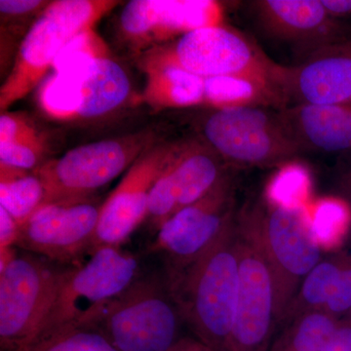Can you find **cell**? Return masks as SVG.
<instances>
[{
	"mask_svg": "<svg viewBox=\"0 0 351 351\" xmlns=\"http://www.w3.org/2000/svg\"><path fill=\"white\" fill-rule=\"evenodd\" d=\"M89 254L86 262L69 267L40 336L60 327L87 325L143 274L137 256L121 246L97 247Z\"/></svg>",
	"mask_w": 351,
	"mask_h": 351,
	"instance_id": "9c48e42d",
	"label": "cell"
},
{
	"mask_svg": "<svg viewBox=\"0 0 351 351\" xmlns=\"http://www.w3.org/2000/svg\"><path fill=\"white\" fill-rule=\"evenodd\" d=\"M252 12L270 38L290 44L300 62L351 39V27L332 17L320 0H256Z\"/></svg>",
	"mask_w": 351,
	"mask_h": 351,
	"instance_id": "9a60e30c",
	"label": "cell"
},
{
	"mask_svg": "<svg viewBox=\"0 0 351 351\" xmlns=\"http://www.w3.org/2000/svg\"><path fill=\"white\" fill-rule=\"evenodd\" d=\"M321 351H351V313L339 319L338 326Z\"/></svg>",
	"mask_w": 351,
	"mask_h": 351,
	"instance_id": "1f68e13d",
	"label": "cell"
},
{
	"mask_svg": "<svg viewBox=\"0 0 351 351\" xmlns=\"http://www.w3.org/2000/svg\"><path fill=\"white\" fill-rule=\"evenodd\" d=\"M237 191L234 174L228 170L206 195L164 221L149 251L162 256L165 267L200 257L235 221Z\"/></svg>",
	"mask_w": 351,
	"mask_h": 351,
	"instance_id": "8fae6325",
	"label": "cell"
},
{
	"mask_svg": "<svg viewBox=\"0 0 351 351\" xmlns=\"http://www.w3.org/2000/svg\"><path fill=\"white\" fill-rule=\"evenodd\" d=\"M285 108L351 105V39L322 48L295 66H282Z\"/></svg>",
	"mask_w": 351,
	"mask_h": 351,
	"instance_id": "ac0fdd59",
	"label": "cell"
},
{
	"mask_svg": "<svg viewBox=\"0 0 351 351\" xmlns=\"http://www.w3.org/2000/svg\"><path fill=\"white\" fill-rule=\"evenodd\" d=\"M51 2L43 0H1L0 14L5 16L40 15Z\"/></svg>",
	"mask_w": 351,
	"mask_h": 351,
	"instance_id": "f546056e",
	"label": "cell"
},
{
	"mask_svg": "<svg viewBox=\"0 0 351 351\" xmlns=\"http://www.w3.org/2000/svg\"><path fill=\"white\" fill-rule=\"evenodd\" d=\"M164 274L182 321L195 338L212 350L221 351L232 331L239 299L237 218L200 257L182 267H165Z\"/></svg>",
	"mask_w": 351,
	"mask_h": 351,
	"instance_id": "6da1fadb",
	"label": "cell"
},
{
	"mask_svg": "<svg viewBox=\"0 0 351 351\" xmlns=\"http://www.w3.org/2000/svg\"><path fill=\"white\" fill-rule=\"evenodd\" d=\"M46 199L45 189L34 172L0 182V207L24 225Z\"/></svg>",
	"mask_w": 351,
	"mask_h": 351,
	"instance_id": "d4e9b609",
	"label": "cell"
},
{
	"mask_svg": "<svg viewBox=\"0 0 351 351\" xmlns=\"http://www.w3.org/2000/svg\"><path fill=\"white\" fill-rule=\"evenodd\" d=\"M181 141L157 143L129 168L101 205L94 248L121 246L147 219L152 186Z\"/></svg>",
	"mask_w": 351,
	"mask_h": 351,
	"instance_id": "5bb4252c",
	"label": "cell"
},
{
	"mask_svg": "<svg viewBox=\"0 0 351 351\" xmlns=\"http://www.w3.org/2000/svg\"><path fill=\"white\" fill-rule=\"evenodd\" d=\"M230 168L202 138L182 140L152 186L147 216L152 228L156 232L173 215L206 195Z\"/></svg>",
	"mask_w": 351,
	"mask_h": 351,
	"instance_id": "4fadbf2b",
	"label": "cell"
},
{
	"mask_svg": "<svg viewBox=\"0 0 351 351\" xmlns=\"http://www.w3.org/2000/svg\"><path fill=\"white\" fill-rule=\"evenodd\" d=\"M101 205L95 197L44 203L21 226L17 247L69 265L93 250Z\"/></svg>",
	"mask_w": 351,
	"mask_h": 351,
	"instance_id": "7c38bea8",
	"label": "cell"
},
{
	"mask_svg": "<svg viewBox=\"0 0 351 351\" xmlns=\"http://www.w3.org/2000/svg\"><path fill=\"white\" fill-rule=\"evenodd\" d=\"M182 324L164 272H143L87 325L119 351H167L182 338Z\"/></svg>",
	"mask_w": 351,
	"mask_h": 351,
	"instance_id": "277c9868",
	"label": "cell"
},
{
	"mask_svg": "<svg viewBox=\"0 0 351 351\" xmlns=\"http://www.w3.org/2000/svg\"><path fill=\"white\" fill-rule=\"evenodd\" d=\"M152 50L199 77L234 78L258 85L285 108L279 84L282 64L272 61L253 39L234 27L207 25Z\"/></svg>",
	"mask_w": 351,
	"mask_h": 351,
	"instance_id": "3957f363",
	"label": "cell"
},
{
	"mask_svg": "<svg viewBox=\"0 0 351 351\" xmlns=\"http://www.w3.org/2000/svg\"><path fill=\"white\" fill-rule=\"evenodd\" d=\"M309 212L311 233L321 251H339L348 241L350 232L351 213L348 203L339 197L324 198Z\"/></svg>",
	"mask_w": 351,
	"mask_h": 351,
	"instance_id": "603a6c76",
	"label": "cell"
},
{
	"mask_svg": "<svg viewBox=\"0 0 351 351\" xmlns=\"http://www.w3.org/2000/svg\"><path fill=\"white\" fill-rule=\"evenodd\" d=\"M112 0H57L34 20L15 58V63L0 88L3 112L43 82L60 53L115 6Z\"/></svg>",
	"mask_w": 351,
	"mask_h": 351,
	"instance_id": "5b68a950",
	"label": "cell"
},
{
	"mask_svg": "<svg viewBox=\"0 0 351 351\" xmlns=\"http://www.w3.org/2000/svg\"><path fill=\"white\" fill-rule=\"evenodd\" d=\"M21 226L10 214L0 207V251L17 246Z\"/></svg>",
	"mask_w": 351,
	"mask_h": 351,
	"instance_id": "4dcf8cb0",
	"label": "cell"
},
{
	"mask_svg": "<svg viewBox=\"0 0 351 351\" xmlns=\"http://www.w3.org/2000/svg\"><path fill=\"white\" fill-rule=\"evenodd\" d=\"M239 212L255 232L269 263L278 328L304 277L323 258L311 233L309 208L274 204L263 196L245 203Z\"/></svg>",
	"mask_w": 351,
	"mask_h": 351,
	"instance_id": "7a4b0ae2",
	"label": "cell"
},
{
	"mask_svg": "<svg viewBox=\"0 0 351 351\" xmlns=\"http://www.w3.org/2000/svg\"><path fill=\"white\" fill-rule=\"evenodd\" d=\"M52 69L68 89L73 121L101 119L119 110L130 97L128 73L108 51L57 62Z\"/></svg>",
	"mask_w": 351,
	"mask_h": 351,
	"instance_id": "2e32d148",
	"label": "cell"
},
{
	"mask_svg": "<svg viewBox=\"0 0 351 351\" xmlns=\"http://www.w3.org/2000/svg\"><path fill=\"white\" fill-rule=\"evenodd\" d=\"M27 351H119L91 325L57 328L39 337Z\"/></svg>",
	"mask_w": 351,
	"mask_h": 351,
	"instance_id": "cb8c5ba5",
	"label": "cell"
},
{
	"mask_svg": "<svg viewBox=\"0 0 351 351\" xmlns=\"http://www.w3.org/2000/svg\"><path fill=\"white\" fill-rule=\"evenodd\" d=\"M43 138L36 127L22 115L11 112L0 115V144L34 142Z\"/></svg>",
	"mask_w": 351,
	"mask_h": 351,
	"instance_id": "83f0119b",
	"label": "cell"
},
{
	"mask_svg": "<svg viewBox=\"0 0 351 351\" xmlns=\"http://www.w3.org/2000/svg\"><path fill=\"white\" fill-rule=\"evenodd\" d=\"M346 159L339 168L338 175H337V191H338V197L345 200L348 203L351 213V154H345ZM348 250L351 252V228L350 235H348Z\"/></svg>",
	"mask_w": 351,
	"mask_h": 351,
	"instance_id": "d6a6232c",
	"label": "cell"
},
{
	"mask_svg": "<svg viewBox=\"0 0 351 351\" xmlns=\"http://www.w3.org/2000/svg\"><path fill=\"white\" fill-rule=\"evenodd\" d=\"M239 289L232 331L221 351H269L277 329L274 278L255 232L237 212Z\"/></svg>",
	"mask_w": 351,
	"mask_h": 351,
	"instance_id": "30bf717a",
	"label": "cell"
},
{
	"mask_svg": "<svg viewBox=\"0 0 351 351\" xmlns=\"http://www.w3.org/2000/svg\"><path fill=\"white\" fill-rule=\"evenodd\" d=\"M339 322L324 309L302 314L281 327L269 351H321Z\"/></svg>",
	"mask_w": 351,
	"mask_h": 351,
	"instance_id": "7402d4cb",
	"label": "cell"
},
{
	"mask_svg": "<svg viewBox=\"0 0 351 351\" xmlns=\"http://www.w3.org/2000/svg\"><path fill=\"white\" fill-rule=\"evenodd\" d=\"M167 351H214L193 337H182L175 346Z\"/></svg>",
	"mask_w": 351,
	"mask_h": 351,
	"instance_id": "e575fe53",
	"label": "cell"
},
{
	"mask_svg": "<svg viewBox=\"0 0 351 351\" xmlns=\"http://www.w3.org/2000/svg\"><path fill=\"white\" fill-rule=\"evenodd\" d=\"M304 152L351 154V105H297L280 110Z\"/></svg>",
	"mask_w": 351,
	"mask_h": 351,
	"instance_id": "d6986e66",
	"label": "cell"
},
{
	"mask_svg": "<svg viewBox=\"0 0 351 351\" xmlns=\"http://www.w3.org/2000/svg\"><path fill=\"white\" fill-rule=\"evenodd\" d=\"M157 144L156 133L143 130L75 147L34 171L45 189L44 203L84 199L127 172Z\"/></svg>",
	"mask_w": 351,
	"mask_h": 351,
	"instance_id": "ba28073f",
	"label": "cell"
},
{
	"mask_svg": "<svg viewBox=\"0 0 351 351\" xmlns=\"http://www.w3.org/2000/svg\"><path fill=\"white\" fill-rule=\"evenodd\" d=\"M309 186V176L306 171L297 167L288 168L271 180L263 196L274 204L306 205L304 201L308 195Z\"/></svg>",
	"mask_w": 351,
	"mask_h": 351,
	"instance_id": "484cf974",
	"label": "cell"
},
{
	"mask_svg": "<svg viewBox=\"0 0 351 351\" xmlns=\"http://www.w3.org/2000/svg\"><path fill=\"white\" fill-rule=\"evenodd\" d=\"M199 138L230 167L283 165L304 152L280 110L261 106L212 108Z\"/></svg>",
	"mask_w": 351,
	"mask_h": 351,
	"instance_id": "8992f818",
	"label": "cell"
},
{
	"mask_svg": "<svg viewBox=\"0 0 351 351\" xmlns=\"http://www.w3.org/2000/svg\"><path fill=\"white\" fill-rule=\"evenodd\" d=\"M328 13L336 19L351 16V0H320Z\"/></svg>",
	"mask_w": 351,
	"mask_h": 351,
	"instance_id": "836d02e7",
	"label": "cell"
},
{
	"mask_svg": "<svg viewBox=\"0 0 351 351\" xmlns=\"http://www.w3.org/2000/svg\"><path fill=\"white\" fill-rule=\"evenodd\" d=\"M147 73L144 100L157 110L206 104V78L191 75L151 50L143 58Z\"/></svg>",
	"mask_w": 351,
	"mask_h": 351,
	"instance_id": "ffe728a7",
	"label": "cell"
},
{
	"mask_svg": "<svg viewBox=\"0 0 351 351\" xmlns=\"http://www.w3.org/2000/svg\"><path fill=\"white\" fill-rule=\"evenodd\" d=\"M221 7L215 1L132 0L120 14L119 29L129 45L141 50L221 24Z\"/></svg>",
	"mask_w": 351,
	"mask_h": 351,
	"instance_id": "e0dca14e",
	"label": "cell"
},
{
	"mask_svg": "<svg viewBox=\"0 0 351 351\" xmlns=\"http://www.w3.org/2000/svg\"><path fill=\"white\" fill-rule=\"evenodd\" d=\"M69 267L27 251L0 267V350L27 351L38 339Z\"/></svg>",
	"mask_w": 351,
	"mask_h": 351,
	"instance_id": "52a82bcc",
	"label": "cell"
},
{
	"mask_svg": "<svg viewBox=\"0 0 351 351\" xmlns=\"http://www.w3.org/2000/svg\"><path fill=\"white\" fill-rule=\"evenodd\" d=\"M45 156L44 138L34 142L0 144V164L27 172H34L43 163Z\"/></svg>",
	"mask_w": 351,
	"mask_h": 351,
	"instance_id": "4316f807",
	"label": "cell"
},
{
	"mask_svg": "<svg viewBox=\"0 0 351 351\" xmlns=\"http://www.w3.org/2000/svg\"><path fill=\"white\" fill-rule=\"evenodd\" d=\"M324 311L339 319L351 313V258L341 271L334 294L325 306Z\"/></svg>",
	"mask_w": 351,
	"mask_h": 351,
	"instance_id": "f1b7e54d",
	"label": "cell"
},
{
	"mask_svg": "<svg viewBox=\"0 0 351 351\" xmlns=\"http://www.w3.org/2000/svg\"><path fill=\"white\" fill-rule=\"evenodd\" d=\"M350 258L351 252L348 249L322 258L304 277L279 326L283 327L308 311L324 309L334 294L341 271Z\"/></svg>",
	"mask_w": 351,
	"mask_h": 351,
	"instance_id": "44dd1931",
	"label": "cell"
}]
</instances>
